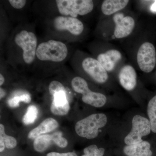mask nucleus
<instances>
[{
	"instance_id": "22",
	"label": "nucleus",
	"mask_w": 156,
	"mask_h": 156,
	"mask_svg": "<svg viewBox=\"0 0 156 156\" xmlns=\"http://www.w3.org/2000/svg\"><path fill=\"white\" fill-rule=\"evenodd\" d=\"M105 151L104 148H98L95 144L89 146L84 149V154L88 156H103Z\"/></svg>"
},
{
	"instance_id": "11",
	"label": "nucleus",
	"mask_w": 156,
	"mask_h": 156,
	"mask_svg": "<svg viewBox=\"0 0 156 156\" xmlns=\"http://www.w3.org/2000/svg\"><path fill=\"white\" fill-rule=\"evenodd\" d=\"M120 83L127 91H132L136 87L137 75L133 66H124L120 70L119 75Z\"/></svg>"
},
{
	"instance_id": "16",
	"label": "nucleus",
	"mask_w": 156,
	"mask_h": 156,
	"mask_svg": "<svg viewBox=\"0 0 156 156\" xmlns=\"http://www.w3.org/2000/svg\"><path fill=\"white\" fill-rule=\"evenodd\" d=\"M129 2L128 0H105L101 5V11L105 15H112L125 9Z\"/></svg>"
},
{
	"instance_id": "21",
	"label": "nucleus",
	"mask_w": 156,
	"mask_h": 156,
	"mask_svg": "<svg viewBox=\"0 0 156 156\" xmlns=\"http://www.w3.org/2000/svg\"><path fill=\"white\" fill-rule=\"evenodd\" d=\"M31 97L29 94H23L20 96H15L9 99L8 104L11 108H16L19 106V102L23 101L25 103H29L30 102Z\"/></svg>"
},
{
	"instance_id": "27",
	"label": "nucleus",
	"mask_w": 156,
	"mask_h": 156,
	"mask_svg": "<svg viewBox=\"0 0 156 156\" xmlns=\"http://www.w3.org/2000/svg\"><path fill=\"white\" fill-rule=\"evenodd\" d=\"M5 147V142L2 140L0 139V152H2Z\"/></svg>"
},
{
	"instance_id": "3",
	"label": "nucleus",
	"mask_w": 156,
	"mask_h": 156,
	"mask_svg": "<svg viewBox=\"0 0 156 156\" xmlns=\"http://www.w3.org/2000/svg\"><path fill=\"white\" fill-rule=\"evenodd\" d=\"M56 6L62 16L77 18L83 16L93 10L94 3L91 0H57Z\"/></svg>"
},
{
	"instance_id": "1",
	"label": "nucleus",
	"mask_w": 156,
	"mask_h": 156,
	"mask_svg": "<svg viewBox=\"0 0 156 156\" xmlns=\"http://www.w3.org/2000/svg\"><path fill=\"white\" fill-rule=\"evenodd\" d=\"M68 50L63 42L50 40L39 44L37 48L36 57L42 61L61 62L67 57Z\"/></svg>"
},
{
	"instance_id": "4",
	"label": "nucleus",
	"mask_w": 156,
	"mask_h": 156,
	"mask_svg": "<svg viewBox=\"0 0 156 156\" xmlns=\"http://www.w3.org/2000/svg\"><path fill=\"white\" fill-rule=\"evenodd\" d=\"M15 44L23 51V58L26 64H32L36 57L37 39L31 31L22 30L14 37Z\"/></svg>"
},
{
	"instance_id": "17",
	"label": "nucleus",
	"mask_w": 156,
	"mask_h": 156,
	"mask_svg": "<svg viewBox=\"0 0 156 156\" xmlns=\"http://www.w3.org/2000/svg\"><path fill=\"white\" fill-rule=\"evenodd\" d=\"M52 141H53L52 135H41L35 139L34 142V148L38 152H43L50 146Z\"/></svg>"
},
{
	"instance_id": "5",
	"label": "nucleus",
	"mask_w": 156,
	"mask_h": 156,
	"mask_svg": "<svg viewBox=\"0 0 156 156\" xmlns=\"http://www.w3.org/2000/svg\"><path fill=\"white\" fill-rule=\"evenodd\" d=\"M71 86L75 92L83 95L82 100L84 103L96 108L101 107L106 103V96L99 92L91 91L83 78L79 76L74 78Z\"/></svg>"
},
{
	"instance_id": "24",
	"label": "nucleus",
	"mask_w": 156,
	"mask_h": 156,
	"mask_svg": "<svg viewBox=\"0 0 156 156\" xmlns=\"http://www.w3.org/2000/svg\"><path fill=\"white\" fill-rule=\"evenodd\" d=\"M53 141L59 147L62 148L66 147L68 145L67 140L62 137V134L60 132H56L52 134Z\"/></svg>"
},
{
	"instance_id": "18",
	"label": "nucleus",
	"mask_w": 156,
	"mask_h": 156,
	"mask_svg": "<svg viewBox=\"0 0 156 156\" xmlns=\"http://www.w3.org/2000/svg\"><path fill=\"white\" fill-rule=\"evenodd\" d=\"M147 112L151 131L156 133V95L151 98L148 104Z\"/></svg>"
},
{
	"instance_id": "14",
	"label": "nucleus",
	"mask_w": 156,
	"mask_h": 156,
	"mask_svg": "<svg viewBox=\"0 0 156 156\" xmlns=\"http://www.w3.org/2000/svg\"><path fill=\"white\" fill-rule=\"evenodd\" d=\"M151 147L149 143L143 140L139 143L126 146L123 151L127 156H151Z\"/></svg>"
},
{
	"instance_id": "9",
	"label": "nucleus",
	"mask_w": 156,
	"mask_h": 156,
	"mask_svg": "<svg viewBox=\"0 0 156 156\" xmlns=\"http://www.w3.org/2000/svg\"><path fill=\"white\" fill-rule=\"evenodd\" d=\"M82 67L84 71L96 83L102 84L108 80L107 72L97 59L92 57L85 58L82 62Z\"/></svg>"
},
{
	"instance_id": "15",
	"label": "nucleus",
	"mask_w": 156,
	"mask_h": 156,
	"mask_svg": "<svg viewBox=\"0 0 156 156\" xmlns=\"http://www.w3.org/2000/svg\"><path fill=\"white\" fill-rule=\"evenodd\" d=\"M58 123L53 118H48L38 126L34 128L29 133L28 137L29 139H35L42 134L48 133L55 130L58 127Z\"/></svg>"
},
{
	"instance_id": "20",
	"label": "nucleus",
	"mask_w": 156,
	"mask_h": 156,
	"mask_svg": "<svg viewBox=\"0 0 156 156\" xmlns=\"http://www.w3.org/2000/svg\"><path fill=\"white\" fill-rule=\"evenodd\" d=\"M0 139L4 141L5 147L8 149H13L17 146V140L13 136H8L5 134V127L2 124L0 125Z\"/></svg>"
},
{
	"instance_id": "10",
	"label": "nucleus",
	"mask_w": 156,
	"mask_h": 156,
	"mask_svg": "<svg viewBox=\"0 0 156 156\" xmlns=\"http://www.w3.org/2000/svg\"><path fill=\"white\" fill-rule=\"evenodd\" d=\"M115 23L114 34L118 39L123 38L130 35L135 27V21L133 17L126 16L123 17L121 14L115 15Z\"/></svg>"
},
{
	"instance_id": "26",
	"label": "nucleus",
	"mask_w": 156,
	"mask_h": 156,
	"mask_svg": "<svg viewBox=\"0 0 156 156\" xmlns=\"http://www.w3.org/2000/svg\"><path fill=\"white\" fill-rule=\"evenodd\" d=\"M47 156H77L75 153L68 152L66 153H59L57 152H50Z\"/></svg>"
},
{
	"instance_id": "6",
	"label": "nucleus",
	"mask_w": 156,
	"mask_h": 156,
	"mask_svg": "<svg viewBox=\"0 0 156 156\" xmlns=\"http://www.w3.org/2000/svg\"><path fill=\"white\" fill-rule=\"evenodd\" d=\"M151 131L149 120L139 115H136L132 119L131 131L125 137L124 141L127 145L139 143L143 141V136L149 135Z\"/></svg>"
},
{
	"instance_id": "28",
	"label": "nucleus",
	"mask_w": 156,
	"mask_h": 156,
	"mask_svg": "<svg viewBox=\"0 0 156 156\" xmlns=\"http://www.w3.org/2000/svg\"><path fill=\"white\" fill-rule=\"evenodd\" d=\"M6 95V92L5 90L2 88H1L0 89V98L2 99V98L5 97Z\"/></svg>"
},
{
	"instance_id": "31",
	"label": "nucleus",
	"mask_w": 156,
	"mask_h": 156,
	"mask_svg": "<svg viewBox=\"0 0 156 156\" xmlns=\"http://www.w3.org/2000/svg\"></svg>"
},
{
	"instance_id": "2",
	"label": "nucleus",
	"mask_w": 156,
	"mask_h": 156,
	"mask_svg": "<svg viewBox=\"0 0 156 156\" xmlns=\"http://www.w3.org/2000/svg\"><path fill=\"white\" fill-rule=\"evenodd\" d=\"M107 118L103 113L94 114L80 120L76 124L75 131L79 136L88 139L97 137L99 129L106 125Z\"/></svg>"
},
{
	"instance_id": "12",
	"label": "nucleus",
	"mask_w": 156,
	"mask_h": 156,
	"mask_svg": "<svg viewBox=\"0 0 156 156\" xmlns=\"http://www.w3.org/2000/svg\"><path fill=\"white\" fill-rule=\"evenodd\" d=\"M122 58V55L120 52L113 49L99 54L97 57V60L107 72H110L114 69L116 65Z\"/></svg>"
},
{
	"instance_id": "8",
	"label": "nucleus",
	"mask_w": 156,
	"mask_h": 156,
	"mask_svg": "<svg viewBox=\"0 0 156 156\" xmlns=\"http://www.w3.org/2000/svg\"><path fill=\"white\" fill-rule=\"evenodd\" d=\"M52 24L57 31H66L74 36L80 35L84 29L82 21L69 16H57L53 19Z\"/></svg>"
},
{
	"instance_id": "13",
	"label": "nucleus",
	"mask_w": 156,
	"mask_h": 156,
	"mask_svg": "<svg viewBox=\"0 0 156 156\" xmlns=\"http://www.w3.org/2000/svg\"><path fill=\"white\" fill-rule=\"evenodd\" d=\"M53 96V101L50 106L52 113L59 116L67 115L69 111L70 106L66 92H58Z\"/></svg>"
},
{
	"instance_id": "7",
	"label": "nucleus",
	"mask_w": 156,
	"mask_h": 156,
	"mask_svg": "<svg viewBox=\"0 0 156 156\" xmlns=\"http://www.w3.org/2000/svg\"><path fill=\"white\" fill-rule=\"evenodd\" d=\"M136 58L138 66L143 72L149 73L152 71L156 63L154 46L150 42L143 43L138 50Z\"/></svg>"
},
{
	"instance_id": "30",
	"label": "nucleus",
	"mask_w": 156,
	"mask_h": 156,
	"mask_svg": "<svg viewBox=\"0 0 156 156\" xmlns=\"http://www.w3.org/2000/svg\"><path fill=\"white\" fill-rule=\"evenodd\" d=\"M82 156H87V155H86L84 154V155H82Z\"/></svg>"
},
{
	"instance_id": "23",
	"label": "nucleus",
	"mask_w": 156,
	"mask_h": 156,
	"mask_svg": "<svg viewBox=\"0 0 156 156\" xmlns=\"http://www.w3.org/2000/svg\"><path fill=\"white\" fill-rule=\"evenodd\" d=\"M50 95H54L56 93L61 92H66L63 85L57 81H53L50 83L49 87Z\"/></svg>"
},
{
	"instance_id": "19",
	"label": "nucleus",
	"mask_w": 156,
	"mask_h": 156,
	"mask_svg": "<svg viewBox=\"0 0 156 156\" xmlns=\"http://www.w3.org/2000/svg\"><path fill=\"white\" fill-rule=\"evenodd\" d=\"M38 110L36 107L30 105L27 108L25 115L23 116L22 122L25 125L32 124L37 117Z\"/></svg>"
},
{
	"instance_id": "29",
	"label": "nucleus",
	"mask_w": 156,
	"mask_h": 156,
	"mask_svg": "<svg viewBox=\"0 0 156 156\" xmlns=\"http://www.w3.org/2000/svg\"><path fill=\"white\" fill-rule=\"evenodd\" d=\"M5 79L2 74H0V85L2 86L5 82Z\"/></svg>"
},
{
	"instance_id": "25",
	"label": "nucleus",
	"mask_w": 156,
	"mask_h": 156,
	"mask_svg": "<svg viewBox=\"0 0 156 156\" xmlns=\"http://www.w3.org/2000/svg\"><path fill=\"white\" fill-rule=\"evenodd\" d=\"M9 2L15 9H22L25 6L27 1L25 0H9Z\"/></svg>"
}]
</instances>
